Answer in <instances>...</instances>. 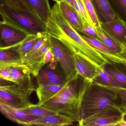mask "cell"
<instances>
[{
	"label": "cell",
	"mask_w": 126,
	"mask_h": 126,
	"mask_svg": "<svg viewBox=\"0 0 126 126\" xmlns=\"http://www.w3.org/2000/svg\"><path fill=\"white\" fill-rule=\"evenodd\" d=\"M115 91L118 95V105L123 113L126 112V88L121 87H106Z\"/></svg>",
	"instance_id": "83f0119b"
},
{
	"label": "cell",
	"mask_w": 126,
	"mask_h": 126,
	"mask_svg": "<svg viewBox=\"0 0 126 126\" xmlns=\"http://www.w3.org/2000/svg\"><path fill=\"white\" fill-rule=\"evenodd\" d=\"M92 82L106 87H120L111 77L105 70L103 66L97 67V72Z\"/></svg>",
	"instance_id": "cb8c5ba5"
},
{
	"label": "cell",
	"mask_w": 126,
	"mask_h": 126,
	"mask_svg": "<svg viewBox=\"0 0 126 126\" xmlns=\"http://www.w3.org/2000/svg\"><path fill=\"white\" fill-rule=\"evenodd\" d=\"M73 54L78 74L92 82L97 74L98 67L81 54L77 53Z\"/></svg>",
	"instance_id": "7c38bea8"
},
{
	"label": "cell",
	"mask_w": 126,
	"mask_h": 126,
	"mask_svg": "<svg viewBox=\"0 0 126 126\" xmlns=\"http://www.w3.org/2000/svg\"><path fill=\"white\" fill-rule=\"evenodd\" d=\"M123 119L126 122V112L124 113L123 114Z\"/></svg>",
	"instance_id": "74e56055"
},
{
	"label": "cell",
	"mask_w": 126,
	"mask_h": 126,
	"mask_svg": "<svg viewBox=\"0 0 126 126\" xmlns=\"http://www.w3.org/2000/svg\"><path fill=\"white\" fill-rule=\"evenodd\" d=\"M123 112L119 107L104 109L83 120L77 125L79 126H115L122 120Z\"/></svg>",
	"instance_id": "52a82bcc"
},
{
	"label": "cell",
	"mask_w": 126,
	"mask_h": 126,
	"mask_svg": "<svg viewBox=\"0 0 126 126\" xmlns=\"http://www.w3.org/2000/svg\"><path fill=\"white\" fill-rule=\"evenodd\" d=\"M6 68L11 71L14 83L16 84H20L31 77V71L26 64L21 67Z\"/></svg>",
	"instance_id": "d4e9b609"
},
{
	"label": "cell",
	"mask_w": 126,
	"mask_h": 126,
	"mask_svg": "<svg viewBox=\"0 0 126 126\" xmlns=\"http://www.w3.org/2000/svg\"><path fill=\"white\" fill-rule=\"evenodd\" d=\"M85 8L88 15L90 16L94 26L96 28H101V21L98 17L95 10L93 0H83Z\"/></svg>",
	"instance_id": "4316f807"
},
{
	"label": "cell",
	"mask_w": 126,
	"mask_h": 126,
	"mask_svg": "<svg viewBox=\"0 0 126 126\" xmlns=\"http://www.w3.org/2000/svg\"><path fill=\"white\" fill-rule=\"evenodd\" d=\"M0 2L9 8L16 11L29 13L41 20L38 14L28 0H0Z\"/></svg>",
	"instance_id": "44dd1931"
},
{
	"label": "cell",
	"mask_w": 126,
	"mask_h": 126,
	"mask_svg": "<svg viewBox=\"0 0 126 126\" xmlns=\"http://www.w3.org/2000/svg\"><path fill=\"white\" fill-rule=\"evenodd\" d=\"M53 1H54V2H56V3H57L59 2L60 1V0H53Z\"/></svg>",
	"instance_id": "f35d334b"
},
{
	"label": "cell",
	"mask_w": 126,
	"mask_h": 126,
	"mask_svg": "<svg viewBox=\"0 0 126 126\" xmlns=\"http://www.w3.org/2000/svg\"><path fill=\"white\" fill-rule=\"evenodd\" d=\"M0 79L1 80H5L13 82L14 80L11 71L6 68L0 69Z\"/></svg>",
	"instance_id": "1f68e13d"
},
{
	"label": "cell",
	"mask_w": 126,
	"mask_h": 126,
	"mask_svg": "<svg viewBox=\"0 0 126 126\" xmlns=\"http://www.w3.org/2000/svg\"><path fill=\"white\" fill-rule=\"evenodd\" d=\"M118 102V94L115 91L91 82L82 100L81 120L104 109L119 107Z\"/></svg>",
	"instance_id": "3957f363"
},
{
	"label": "cell",
	"mask_w": 126,
	"mask_h": 126,
	"mask_svg": "<svg viewBox=\"0 0 126 126\" xmlns=\"http://www.w3.org/2000/svg\"><path fill=\"white\" fill-rule=\"evenodd\" d=\"M91 82L79 75L75 79L67 81L53 97L40 106L67 115L79 123L83 98Z\"/></svg>",
	"instance_id": "7a4b0ae2"
},
{
	"label": "cell",
	"mask_w": 126,
	"mask_h": 126,
	"mask_svg": "<svg viewBox=\"0 0 126 126\" xmlns=\"http://www.w3.org/2000/svg\"><path fill=\"white\" fill-rule=\"evenodd\" d=\"M65 0L66 2L67 3L70 5L74 8L79 15V8H78L76 0Z\"/></svg>",
	"instance_id": "e575fe53"
},
{
	"label": "cell",
	"mask_w": 126,
	"mask_h": 126,
	"mask_svg": "<svg viewBox=\"0 0 126 126\" xmlns=\"http://www.w3.org/2000/svg\"><path fill=\"white\" fill-rule=\"evenodd\" d=\"M48 36L62 42L72 53H77L97 67L109 61L90 45L63 16L57 3L51 8L50 18L46 23Z\"/></svg>",
	"instance_id": "6da1fadb"
},
{
	"label": "cell",
	"mask_w": 126,
	"mask_h": 126,
	"mask_svg": "<svg viewBox=\"0 0 126 126\" xmlns=\"http://www.w3.org/2000/svg\"><path fill=\"white\" fill-rule=\"evenodd\" d=\"M94 5L100 17L101 22H108L119 18L113 10L108 0H93Z\"/></svg>",
	"instance_id": "d6986e66"
},
{
	"label": "cell",
	"mask_w": 126,
	"mask_h": 126,
	"mask_svg": "<svg viewBox=\"0 0 126 126\" xmlns=\"http://www.w3.org/2000/svg\"><path fill=\"white\" fill-rule=\"evenodd\" d=\"M82 38L109 62L126 64V56L117 53L105 46L102 42L87 35H81Z\"/></svg>",
	"instance_id": "30bf717a"
},
{
	"label": "cell",
	"mask_w": 126,
	"mask_h": 126,
	"mask_svg": "<svg viewBox=\"0 0 126 126\" xmlns=\"http://www.w3.org/2000/svg\"><path fill=\"white\" fill-rule=\"evenodd\" d=\"M47 34L46 33L28 35L27 37L20 43L6 49H9L17 53L23 59L33 47L37 40Z\"/></svg>",
	"instance_id": "ffe728a7"
},
{
	"label": "cell",
	"mask_w": 126,
	"mask_h": 126,
	"mask_svg": "<svg viewBox=\"0 0 126 126\" xmlns=\"http://www.w3.org/2000/svg\"><path fill=\"white\" fill-rule=\"evenodd\" d=\"M48 36L47 34V35L43 36L37 40L31 50L27 53L23 59L24 63L25 61L30 59L34 54L36 53L38 51V50L41 48L45 43L46 42V40L48 39Z\"/></svg>",
	"instance_id": "f1b7e54d"
},
{
	"label": "cell",
	"mask_w": 126,
	"mask_h": 126,
	"mask_svg": "<svg viewBox=\"0 0 126 126\" xmlns=\"http://www.w3.org/2000/svg\"><path fill=\"white\" fill-rule=\"evenodd\" d=\"M115 126H126V122L122 118L115 125Z\"/></svg>",
	"instance_id": "8d00e7d4"
},
{
	"label": "cell",
	"mask_w": 126,
	"mask_h": 126,
	"mask_svg": "<svg viewBox=\"0 0 126 126\" xmlns=\"http://www.w3.org/2000/svg\"><path fill=\"white\" fill-rule=\"evenodd\" d=\"M103 30L122 46L126 47V23L120 17L108 22H101Z\"/></svg>",
	"instance_id": "9c48e42d"
},
{
	"label": "cell",
	"mask_w": 126,
	"mask_h": 126,
	"mask_svg": "<svg viewBox=\"0 0 126 126\" xmlns=\"http://www.w3.org/2000/svg\"><path fill=\"white\" fill-rule=\"evenodd\" d=\"M75 121L65 114L58 113L32 121L30 126H65L73 125Z\"/></svg>",
	"instance_id": "4fadbf2b"
},
{
	"label": "cell",
	"mask_w": 126,
	"mask_h": 126,
	"mask_svg": "<svg viewBox=\"0 0 126 126\" xmlns=\"http://www.w3.org/2000/svg\"><path fill=\"white\" fill-rule=\"evenodd\" d=\"M36 79L38 86L43 85H64L67 82L66 79L49 69H41Z\"/></svg>",
	"instance_id": "e0dca14e"
},
{
	"label": "cell",
	"mask_w": 126,
	"mask_h": 126,
	"mask_svg": "<svg viewBox=\"0 0 126 126\" xmlns=\"http://www.w3.org/2000/svg\"><path fill=\"white\" fill-rule=\"evenodd\" d=\"M0 110L6 118L20 125L30 126L32 121L36 119L24 110L15 108L0 101Z\"/></svg>",
	"instance_id": "8fae6325"
},
{
	"label": "cell",
	"mask_w": 126,
	"mask_h": 126,
	"mask_svg": "<svg viewBox=\"0 0 126 126\" xmlns=\"http://www.w3.org/2000/svg\"><path fill=\"white\" fill-rule=\"evenodd\" d=\"M55 56L53 53L51 47L48 49L45 55L44 59V63L45 64L48 63H50L54 59Z\"/></svg>",
	"instance_id": "d6a6232c"
},
{
	"label": "cell",
	"mask_w": 126,
	"mask_h": 126,
	"mask_svg": "<svg viewBox=\"0 0 126 126\" xmlns=\"http://www.w3.org/2000/svg\"><path fill=\"white\" fill-rule=\"evenodd\" d=\"M103 67L120 87L126 88V68L124 64L110 62Z\"/></svg>",
	"instance_id": "2e32d148"
},
{
	"label": "cell",
	"mask_w": 126,
	"mask_h": 126,
	"mask_svg": "<svg viewBox=\"0 0 126 126\" xmlns=\"http://www.w3.org/2000/svg\"><path fill=\"white\" fill-rule=\"evenodd\" d=\"M125 66V67L126 68V64H124Z\"/></svg>",
	"instance_id": "ab89813d"
},
{
	"label": "cell",
	"mask_w": 126,
	"mask_h": 126,
	"mask_svg": "<svg viewBox=\"0 0 126 126\" xmlns=\"http://www.w3.org/2000/svg\"><path fill=\"white\" fill-rule=\"evenodd\" d=\"M36 91L31 77L19 85L14 84L0 85V101L22 110L33 105L30 100L32 93Z\"/></svg>",
	"instance_id": "5b68a950"
},
{
	"label": "cell",
	"mask_w": 126,
	"mask_h": 126,
	"mask_svg": "<svg viewBox=\"0 0 126 126\" xmlns=\"http://www.w3.org/2000/svg\"><path fill=\"white\" fill-rule=\"evenodd\" d=\"M38 14L40 19L45 23L49 20L51 8L48 0H28Z\"/></svg>",
	"instance_id": "603a6c76"
},
{
	"label": "cell",
	"mask_w": 126,
	"mask_h": 126,
	"mask_svg": "<svg viewBox=\"0 0 126 126\" xmlns=\"http://www.w3.org/2000/svg\"><path fill=\"white\" fill-rule=\"evenodd\" d=\"M57 60L56 57H54V59L50 62V64H49V66L50 67V69H54L56 68L57 64Z\"/></svg>",
	"instance_id": "d590c367"
},
{
	"label": "cell",
	"mask_w": 126,
	"mask_h": 126,
	"mask_svg": "<svg viewBox=\"0 0 126 126\" xmlns=\"http://www.w3.org/2000/svg\"><path fill=\"white\" fill-rule=\"evenodd\" d=\"M79 10V14L82 21L94 26L92 20L88 15L83 0H76Z\"/></svg>",
	"instance_id": "4dcf8cb0"
},
{
	"label": "cell",
	"mask_w": 126,
	"mask_h": 126,
	"mask_svg": "<svg viewBox=\"0 0 126 126\" xmlns=\"http://www.w3.org/2000/svg\"><path fill=\"white\" fill-rule=\"evenodd\" d=\"M118 8L126 16V0H114Z\"/></svg>",
	"instance_id": "836d02e7"
},
{
	"label": "cell",
	"mask_w": 126,
	"mask_h": 126,
	"mask_svg": "<svg viewBox=\"0 0 126 126\" xmlns=\"http://www.w3.org/2000/svg\"><path fill=\"white\" fill-rule=\"evenodd\" d=\"M22 110H24L29 115L35 117L36 119L43 118L48 116L54 115L58 113L40 106L37 104H34L31 107L23 109Z\"/></svg>",
	"instance_id": "484cf974"
},
{
	"label": "cell",
	"mask_w": 126,
	"mask_h": 126,
	"mask_svg": "<svg viewBox=\"0 0 126 126\" xmlns=\"http://www.w3.org/2000/svg\"><path fill=\"white\" fill-rule=\"evenodd\" d=\"M50 48L48 37V39L38 51L30 59L24 62V64L29 68L32 75L34 77L37 76L40 71L45 65L44 59L45 55Z\"/></svg>",
	"instance_id": "5bb4252c"
},
{
	"label": "cell",
	"mask_w": 126,
	"mask_h": 126,
	"mask_svg": "<svg viewBox=\"0 0 126 126\" xmlns=\"http://www.w3.org/2000/svg\"><path fill=\"white\" fill-rule=\"evenodd\" d=\"M0 14L2 19L0 23L10 26L28 35L47 33L46 23L29 13L9 8L1 2Z\"/></svg>",
	"instance_id": "277c9868"
},
{
	"label": "cell",
	"mask_w": 126,
	"mask_h": 126,
	"mask_svg": "<svg viewBox=\"0 0 126 126\" xmlns=\"http://www.w3.org/2000/svg\"><path fill=\"white\" fill-rule=\"evenodd\" d=\"M25 65L22 57L17 53L9 49L0 50V69Z\"/></svg>",
	"instance_id": "ac0fdd59"
},
{
	"label": "cell",
	"mask_w": 126,
	"mask_h": 126,
	"mask_svg": "<svg viewBox=\"0 0 126 126\" xmlns=\"http://www.w3.org/2000/svg\"><path fill=\"white\" fill-rule=\"evenodd\" d=\"M59 8L66 20L79 32L82 28V20L79 13L64 0L57 3Z\"/></svg>",
	"instance_id": "9a60e30c"
},
{
	"label": "cell",
	"mask_w": 126,
	"mask_h": 126,
	"mask_svg": "<svg viewBox=\"0 0 126 126\" xmlns=\"http://www.w3.org/2000/svg\"><path fill=\"white\" fill-rule=\"evenodd\" d=\"M79 32L99 40L97 29L93 25L82 21V28Z\"/></svg>",
	"instance_id": "f546056e"
},
{
	"label": "cell",
	"mask_w": 126,
	"mask_h": 126,
	"mask_svg": "<svg viewBox=\"0 0 126 126\" xmlns=\"http://www.w3.org/2000/svg\"><path fill=\"white\" fill-rule=\"evenodd\" d=\"M51 47L65 76L66 81L78 77L73 55L70 50L59 40L48 36Z\"/></svg>",
	"instance_id": "8992f818"
},
{
	"label": "cell",
	"mask_w": 126,
	"mask_h": 126,
	"mask_svg": "<svg viewBox=\"0 0 126 126\" xmlns=\"http://www.w3.org/2000/svg\"><path fill=\"white\" fill-rule=\"evenodd\" d=\"M0 50L6 49L23 41L28 36L27 34L10 26L0 23Z\"/></svg>",
	"instance_id": "ba28073f"
},
{
	"label": "cell",
	"mask_w": 126,
	"mask_h": 126,
	"mask_svg": "<svg viewBox=\"0 0 126 126\" xmlns=\"http://www.w3.org/2000/svg\"><path fill=\"white\" fill-rule=\"evenodd\" d=\"M64 85H43L38 86L36 89L39 101L37 104L40 105L53 97Z\"/></svg>",
	"instance_id": "7402d4cb"
}]
</instances>
